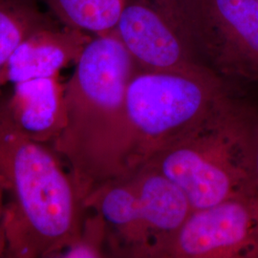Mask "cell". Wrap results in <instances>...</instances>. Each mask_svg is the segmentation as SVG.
<instances>
[{"label": "cell", "mask_w": 258, "mask_h": 258, "mask_svg": "<svg viewBox=\"0 0 258 258\" xmlns=\"http://www.w3.org/2000/svg\"><path fill=\"white\" fill-rule=\"evenodd\" d=\"M138 70L113 30L93 36L64 83L66 122L51 147L67 163L83 202L125 175V95Z\"/></svg>", "instance_id": "1"}, {"label": "cell", "mask_w": 258, "mask_h": 258, "mask_svg": "<svg viewBox=\"0 0 258 258\" xmlns=\"http://www.w3.org/2000/svg\"><path fill=\"white\" fill-rule=\"evenodd\" d=\"M49 145L24 136L0 97V175L7 183L6 256L57 257L78 239L87 210L69 170Z\"/></svg>", "instance_id": "2"}, {"label": "cell", "mask_w": 258, "mask_h": 258, "mask_svg": "<svg viewBox=\"0 0 258 258\" xmlns=\"http://www.w3.org/2000/svg\"><path fill=\"white\" fill-rule=\"evenodd\" d=\"M257 129L258 109L239 87L146 166L173 182L192 211L208 208L258 190L252 168Z\"/></svg>", "instance_id": "3"}, {"label": "cell", "mask_w": 258, "mask_h": 258, "mask_svg": "<svg viewBox=\"0 0 258 258\" xmlns=\"http://www.w3.org/2000/svg\"><path fill=\"white\" fill-rule=\"evenodd\" d=\"M240 85L207 68L190 71L139 68L125 95V175L146 166Z\"/></svg>", "instance_id": "4"}, {"label": "cell", "mask_w": 258, "mask_h": 258, "mask_svg": "<svg viewBox=\"0 0 258 258\" xmlns=\"http://www.w3.org/2000/svg\"><path fill=\"white\" fill-rule=\"evenodd\" d=\"M107 224L108 256L154 258L192 211L184 192L144 166L96 188L83 201Z\"/></svg>", "instance_id": "5"}, {"label": "cell", "mask_w": 258, "mask_h": 258, "mask_svg": "<svg viewBox=\"0 0 258 258\" xmlns=\"http://www.w3.org/2000/svg\"><path fill=\"white\" fill-rule=\"evenodd\" d=\"M184 14L200 64L231 82L258 83L256 0H184Z\"/></svg>", "instance_id": "6"}, {"label": "cell", "mask_w": 258, "mask_h": 258, "mask_svg": "<svg viewBox=\"0 0 258 258\" xmlns=\"http://www.w3.org/2000/svg\"><path fill=\"white\" fill-rule=\"evenodd\" d=\"M154 258H258V190L191 211Z\"/></svg>", "instance_id": "7"}, {"label": "cell", "mask_w": 258, "mask_h": 258, "mask_svg": "<svg viewBox=\"0 0 258 258\" xmlns=\"http://www.w3.org/2000/svg\"><path fill=\"white\" fill-rule=\"evenodd\" d=\"M114 30L140 69L206 68L198 62L190 44L184 0H125Z\"/></svg>", "instance_id": "8"}, {"label": "cell", "mask_w": 258, "mask_h": 258, "mask_svg": "<svg viewBox=\"0 0 258 258\" xmlns=\"http://www.w3.org/2000/svg\"><path fill=\"white\" fill-rule=\"evenodd\" d=\"M92 37L61 23L33 34L0 66V91L9 84L59 75L76 64Z\"/></svg>", "instance_id": "9"}, {"label": "cell", "mask_w": 258, "mask_h": 258, "mask_svg": "<svg viewBox=\"0 0 258 258\" xmlns=\"http://www.w3.org/2000/svg\"><path fill=\"white\" fill-rule=\"evenodd\" d=\"M3 103L14 125L37 143L51 146L64 128V83L59 75L13 84Z\"/></svg>", "instance_id": "10"}, {"label": "cell", "mask_w": 258, "mask_h": 258, "mask_svg": "<svg viewBox=\"0 0 258 258\" xmlns=\"http://www.w3.org/2000/svg\"><path fill=\"white\" fill-rule=\"evenodd\" d=\"M40 0H0V66L30 36L60 22Z\"/></svg>", "instance_id": "11"}, {"label": "cell", "mask_w": 258, "mask_h": 258, "mask_svg": "<svg viewBox=\"0 0 258 258\" xmlns=\"http://www.w3.org/2000/svg\"><path fill=\"white\" fill-rule=\"evenodd\" d=\"M55 19L92 36L113 31L125 0H40Z\"/></svg>", "instance_id": "12"}, {"label": "cell", "mask_w": 258, "mask_h": 258, "mask_svg": "<svg viewBox=\"0 0 258 258\" xmlns=\"http://www.w3.org/2000/svg\"><path fill=\"white\" fill-rule=\"evenodd\" d=\"M93 212V211H92ZM107 224L98 212L85 215L78 239L57 256L61 258L107 257Z\"/></svg>", "instance_id": "13"}, {"label": "cell", "mask_w": 258, "mask_h": 258, "mask_svg": "<svg viewBox=\"0 0 258 258\" xmlns=\"http://www.w3.org/2000/svg\"><path fill=\"white\" fill-rule=\"evenodd\" d=\"M7 194V183L4 178L0 175V257L6 256V236L4 231V209H5V195Z\"/></svg>", "instance_id": "14"}, {"label": "cell", "mask_w": 258, "mask_h": 258, "mask_svg": "<svg viewBox=\"0 0 258 258\" xmlns=\"http://www.w3.org/2000/svg\"><path fill=\"white\" fill-rule=\"evenodd\" d=\"M252 168H253V177L255 184L258 187V129L254 142V148H253V155H252Z\"/></svg>", "instance_id": "15"}, {"label": "cell", "mask_w": 258, "mask_h": 258, "mask_svg": "<svg viewBox=\"0 0 258 258\" xmlns=\"http://www.w3.org/2000/svg\"><path fill=\"white\" fill-rule=\"evenodd\" d=\"M256 1H257V3H258V0H256Z\"/></svg>", "instance_id": "16"}]
</instances>
